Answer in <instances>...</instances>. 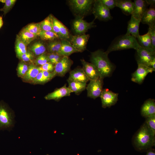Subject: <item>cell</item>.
Listing matches in <instances>:
<instances>
[{
	"label": "cell",
	"instance_id": "obj_1",
	"mask_svg": "<svg viewBox=\"0 0 155 155\" xmlns=\"http://www.w3.org/2000/svg\"><path fill=\"white\" fill-rule=\"evenodd\" d=\"M106 52L101 49L91 53L90 61L91 63L97 68L100 78L103 79L110 77L115 69V66L111 62Z\"/></svg>",
	"mask_w": 155,
	"mask_h": 155
},
{
	"label": "cell",
	"instance_id": "obj_2",
	"mask_svg": "<svg viewBox=\"0 0 155 155\" xmlns=\"http://www.w3.org/2000/svg\"><path fill=\"white\" fill-rule=\"evenodd\" d=\"M140 46L136 38L125 34L116 38L106 52L108 54L114 51L130 49L136 50Z\"/></svg>",
	"mask_w": 155,
	"mask_h": 155
},
{
	"label": "cell",
	"instance_id": "obj_3",
	"mask_svg": "<svg viewBox=\"0 0 155 155\" xmlns=\"http://www.w3.org/2000/svg\"><path fill=\"white\" fill-rule=\"evenodd\" d=\"M135 146L140 150L149 148L155 143V136L144 123L136 133L134 139Z\"/></svg>",
	"mask_w": 155,
	"mask_h": 155
},
{
	"label": "cell",
	"instance_id": "obj_4",
	"mask_svg": "<svg viewBox=\"0 0 155 155\" xmlns=\"http://www.w3.org/2000/svg\"><path fill=\"white\" fill-rule=\"evenodd\" d=\"M95 0H70L69 4L73 13L77 17H83L92 11Z\"/></svg>",
	"mask_w": 155,
	"mask_h": 155
},
{
	"label": "cell",
	"instance_id": "obj_5",
	"mask_svg": "<svg viewBox=\"0 0 155 155\" xmlns=\"http://www.w3.org/2000/svg\"><path fill=\"white\" fill-rule=\"evenodd\" d=\"M14 123L13 113L5 104L0 102V130H10Z\"/></svg>",
	"mask_w": 155,
	"mask_h": 155
},
{
	"label": "cell",
	"instance_id": "obj_6",
	"mask_svg": "<svg viewBox=\"0 0 155 155\" xmlns=\"http://www.w3.org/2000/svg\"><path fill=\"white\" fill-rule=\"evenodd\" d=\"M110 9L102 3L99 0H95L92 12L95 19L101 21H107L112 19Z\"/></svg>",
	"mask_w": 155,
	"mask_h": 155
},
{
	"label": "cell",
	"instance_id": "obj_7",
	"mask_svg": "<svg viewBox=\"0 0 155 155\" xmlns=\"http://www.w3.org/2000/svg\"><path fill=\"white\" fill-rule=\"evenodd\" d=\"M136 50V58L137 63L149 67L150 62L155 59V51L140 46Z\"/></svg>",
	"mask_w": 155,
	"mask_h": 155
},
{
	"label": "cell",
	"instance_id": "obj_8",
	"mask_svg": "<svg viewBox=\"0 0 155 155\" xmlns=\"http://www.w3.org/2000/svg\"><path fill=\"white\" fill-rule=\"evenodd\" d=\"M94 21L89 22L84 20L83 17H77L72 23L73 30L77 35L85 34L89 29L95 26Z\"/></svg>",
	"mask_w": 155,
	"mask_h": 155
},
{
	"label": "cell",
	"instance_id": "obj_9",
	"mask_svg": "<svg viewBox=\"0 0 155 155\" xmlns=\"http://www.w3.org/2000/svg\"><path fill=\"white\" fill-rule=\"evenodd\" d=\"M103 80L100 78L96 80H90L86 88L88 97L95 99L100 97L103 90Z\"/></svg>",
	"mask_w": 155,
	"mask_h": 155
},
{
	"label": "cell",
	"instance_id": "obj_10",
	"mask_svg": "<svg viewBox=\"0 0 155 155\" xmlns=\"http://www.w3.org/2000/svg\"><path fill=\"white\" fill-rule=\"evenodd\" d=\"M73 61L68 56H64L54 66L53 73L55 76L63 77L70 70Z\"/></svg>",
	"mask_w": 155,
	"mask_h": 155
},
{
	"label": "cell",
	"instance_id": "obj_11",
	"mask_svg": "<svg viewBox=\"0 0 155 155\" xmlns=\"http://www.w3.org/2000/svg\"><path fill=\"white\" fill-rule=\"evenodd\" d=\"M89 38V34L70 35L68 40L79 52H82L86 49Z\"/></svg>",
	"mask_w": 155,
	"mask_h": 155
},
{
	"label": "cell",
	"instance_id": "obj_12",
	"mask_svg": "<svg viewBox=\"0 0 155 155\" xmlns=\"http://www.w3.org/2000/svg\"><path fill=\"white\" fill-rule=\"evenodd\" d=\"M118 94L113 92L107 89L103 90L100 96L103 108L110 107L115 104L118 100Z\"/></svg>",
	"mask_w": 155,
	"mask_h": 155
},
{
	"label": "cell",
	"instance_id": "obj_13",
	"mask_svg": "<svg viewBox=\"0 0 155 155\" xmlns=\"http://www.w3.org/2000/svg\"><path fill=\"white\" fill-rule=\"evenodd\" d=\"M136 70L132 74L131 80L139 84H141L143 82L147 74L152 73L154 71L149 67L140 64H137Z\"/></svg>",
	"mask_w": 155,
	"mask_h": 155
},
{
	"label": "cell",
	"instance_id": "obj_14",
	"mask_svg": "<svg viewBox=\"0 0 155 155\" xmlns=\"http://www.w3.org/2000/svg\"><path fill=\"white\" fill-rule=\"evenodd\" d=\"M81 61L83 65V71L89 80H95L100 78L99 72L94 65L86 62L84 59H81Z\"/></svg>",
	"mask_w": 155,
	"mask_h": 155
},
{
	"label": "cell",
	"instance_id": "obj_15",
	"mask_svg": "<svg viewBox=\"0 0 155 155\" xmlns=\"http://www.w3.org/2000/svg\"><path fill=\"white\" fill-rule=\"evenodd\" d=\"M72 91L66 86L65 84L63 87L58 88L53 92L48 94L44 97L48 100H59L63 97L70 95Z\"/></svg>",
	"mask_w": 155,
	"mask_h": 155
},
{
	"label": "cell",
	"instance_id": "obj_16",
	"mask_svg": "<svg viewBox=\"0 0 155 155\" xmlns=\"http://www.w3.org/2000/svg\"><path fill=\"white\" fill-rule=\"evenodd\" d=\"M141 20H138L131 15L128 22L127 30L126 34L132 36L137 38L140 35L139 27Z\"/></svg>",
	"mask_w": 155,
	"mask_h": 155
},
{
	"label": "cell",
	"instance_id": "obj_17",
	"mask_svg": "<svg viewBox=\"0 0 155 155\" xmlns=\"http://www.w3.org/2000/svg\"><path fill=\"white\" fill-rule=\"evenodd\" d=\"M133 2L135 7L131 15L137 19L141 20L142 16L147 9V6L148 5L144 0H135Z\"/></svg>",
	"mask_w": 155,
	"mask_h": 155
},
{
	"label": "cell",
	"instance_id": "obj_18",
	"mask_svg": "<svg viewBox=\"0 0 155 155\" xmlns=\"http://www.w3.org/2000/svg\"><path fill=\"white\" fill-rule=\"evenodd\" d=\"M142 116L146 118L155 115V102L153 99L146 100L142 105L141 110Z\"/></svg>",
	"mask_w": 155,
	"mask_h": 155
},
{
	"label": "cell",
	"instance_id": "obj_19",
	"mask_svg": "<svg viewBox=\"0 0 155 155\" xmlns=\"http://www.w3.org/2000/svg\"><path fill=\"white\" fill-rule=\"evenodd\" d=\"M67 80L86 83L89 79L82 68H77L71 71Z\"/></svg>",
	"mask_w": 155,
	"mask_h": 155
},
{
	"label": "cell",
	"instance_id": "obj_20",
	"mask_svg": "<svg viewBox=\"0 0 155 155\" xmlns=\"http://www.w3.org/2000/svg\"><path fill=\"white\" fill-rule=\"evenodd\" d=\"M116 7L119 8L126 15H131L134 9V2L130 0H117Z\"/></svg>",
	"mask_w": 155,
	"mask_h": 155
},
{
	"label": "cell",
	"instance_id": "obj_21",
	"mask_svg": "<svg viewBox=\"0 0 155 155\" xmlns=\"http://www.w3.org/2000/svg\"><path fill=\"white\" fill-rule=\"evenodd\" d=\"M61 45L58 52L59 54L63 56H69L72 53L79 52L73 46L70 42L66 40H61Z\"/></svg>",
	"mask_w": 155,
	"mask_h": 155
},
{
	"label": "cell",
	"instance_id": "obj_22",
	"mask_svg": "<svg viewBox=\"0 0 155 155\" xmlns=\"http://www.w3.org/2000/svg\"><path fill=\"white\" fill-rule=\"evenodd\" d=\"M141 22L149 26L155 25V9L154 7L147 9L141 19Z\"/></svg>",
	"mask_w": 155,
	"mask_h": 155
},
{
	"label": "cell",
	"instance_id": "obj_23",
	"mask_svg": "<svg viewBox=\"0 0 155 155\" xmlns=\"http://www.w3.org/2000/svg\"><path fill=\"white\" fill-rule=\"evenodd\" d=\"M136 39L140 46L145 49L154 50L152 47L150 35L148 31L144 35H140Z\"/></svg>",
	"mask_w": 155,
	"mask_h": 155
},
{
	"label": "cell",
	"instance_id": "obj_24",
	"mask_svg": "<svg viewBox=\"0 0 155 155\" xmlns=\"http://www.w3.org/2000/svg\"><path fill=\"white\" fill-rule=\"evenodd\" d=\"M69 84L68 88L75 94H78L85 90L86 83L67 80Z\"/></svg>",
	"mask_w": 155,
	"mask_h": 155
},
{
	"label": "cell",
	"instance_id": "obj_25",
	"mask_svg": "<svg viewBox=\"0 0 155 155\" xmlns=\"http://www.w3.org/2000/svg\"><path fill=\"white\" fill-rule=\"evenodd\" d=\"M46 49L44 44L40 41L35 42L29 47L30 52L36 56H39L44 53Z\"/></svg>",
	"mask_w": 155,
	"mask_h": 155
},
{
	"label": "cell",
	"instance_id": "obj_26",
	"mask_svg": "<svg viewBox=\"0 0 155 155\" xmlns=\"http://www.w3.org/2000/svg\"><path fill=\"white\" fill-rule=\"evenodd\" d=\"M18 36L26 46L35 39L37 36L29 32L24 28L20 32Z\"/></svg>",
	"mask_w": 155,
	"mask_h": 155
},
{
	"label": "cell",
	"instance_id": "obj_27",
	"mask_svg": "<svg viewBox=\"0 0 155 155\" xmlns=\"http://www.w3.org/2000/svg\"><path fill=\"white\" fill-rule=\"evenodd\" d=\"M40 71L38 67L33 65H31L28 67L26 73L23 77V78L27 81L33 80Z\"/></svg>",
	"mask_w": 155,
	"mask_h": 155
},
{
	"label": "cell",
	"instance_id": "obj_28",
	"mask_svg": "<svg viewBox=\"0 0 155 155\" xmlns=\"http://www.w3.org/2000/svg\"><path fill=\"white\" fill-rule=\"evenodd\" d=\"M15 48L16 55L18 58L27 51L26 46L21 40L18 35L17 36L16 38Z\"/></svg>",
	"mask_w": 155,
	"mask_h": 155
},
{
	"label": "cell",
	"instance_id": "obj_29",
	"mask_svg": "<svg viewBox=\"0 0 155 155\" xmlns=\"http://www.w3.org/2000/svg\"><path fill=\"white\" fill-rule=\"evenodd\" d=\"M53 17L52 15H50L40 23L42 30L54 32L53 30Z\"/></svg>",
	"mask_w": 155,
	"mask_h": 155
},
{
	"label": "cell",
	"instance_id": "obj_30",
	"mask_svg": "<svg viewBox=\"0 0 155 155\" xmlns=\"http://www.w3.org/2000/svg\"><path fill=\"white\" fill-rule=\"evenodd\" d=\"M61 45V40H53L48 44L47 49L49 53H58Z\"/></svg>",
	"mask_w": 155,
	"mask_h": 155
},
{
	"label": "cell",
	"instance_id": "obj_31",
	"mask_svg": "<svg viewBox=\"0 0 155 155\" xmlns=\"http://www.w3.org/2000/svg\"><path fill=\"white\" fill-rule=\"evenodd\" d=\"M39 36L44 40H53L59 38V36L53 32L42 30Z\"/></svg>",
	"mask_w": 155,
	"mask_h": 155
},
{
	"label": "cell",
	"instance_id": "obj_32",
	"mask_svg": "<svg viewBox=\"0 0 155 155\" xmlns=\"http://www.w3.org/2000/svg\"><path fill=\"white\" fill-rule=\"evenodd\" d=\"M24 28L29 32L37 36H39L42 31L40 23L30 24Z\"/></svg>",
	"mask_w": 155,
	"mask_h": 155
},
{
	"label": "cell",
	"instance_id": "obj_33",
	"mask_svg": "<svg viewBox=\"0 0 155 155\" xmlns=\"http://www.w3.org/2000/svg\"><path fill=\"white\" fill-rule=\"evenodd\" d=\"M145 124L152 133L155 136V115L146 118Z\"/></svg>",
	"mask_w": 155,
	"mask_h": 155
},
{
	"label": "cell",
	"instance_id": "obj_34",
	"mask_svg": "<svg viewBox=\"0 0 155 155\" xmlns=\"http://www.w3.org/2000/svg\"><path fill=\"white\" fill-rule=\"evenodd\" d=\"M60 36L59 38L61 40H68L70 35L66 27L60 22Z\"/></svg>",
	"mask_w": 155,
	"mask_h": 155
},
{
	"label": "cell",
	"instance_id": "obj_35",
	"mask_svg": "<svg viewBox=\"0 0 155 155\" xmlns=\"http://www.w3.org/2000/svg\"><path fill=\"white\" fill-rule=\"evenodd\" d=\"M16 1V0H5L4 6L0 9V11H3L4 15L6 14L12 8Z\"/></svg>",
	"mask_w": 155,
	"mask_h": 155
},
{
	"label": "cell",
	"instance_id": "obj_36",
	"mask_svg": "<svg viewBox=\"0 0 155 155\" xmlns=\"http://www.w3.org/2000/svg\"><path fill=\"white\" fill-rule=\"evenodd\" d=\"M28 69V65L26 64L20 63L17 67V73L18 75L20 76L23 77L26 73Z\"/></svg>",
	"mask_w": 155,
	"mask_h": 155
},
{
	"label": "cell",
	"instance_id": "obj_37",
	"mask_svg": "<svg viewBox=\"0 0 155 155\" xmlns=\"http://www.w3.org/2000/svg\"><path fill=\"white\" fill-rule=\"evenodd\" d=\"M99 1L110 10L116 7L117 0H99Z\"/></svg>",
	"mask_w": 155,
	"mask_h": 155
},
{
	"label": "cell",
	"instance_id": "obj_38",
	"mask_svg": "<svg viewBox=\"0 0 155 155\" xmlns=\"http://www.w3.org/2000/svg\"><path fill=\"white\" fill-rule=\"evenodd\" d=\"M36 62L37 65L41 66L49 61L47 55L44 53L38 56L36 59Z\"/></svg>",
	"mask_w": 155,
	"mask_h": 155
},
{
	"label": "cell",
	"instance_id": "obj_39",
	"mask_svg": "<svg viewBox=\"0 0 155 155\" xmlns=\"http://www.w3.org/2000/svg\"><path fill=\"white\" fill-rule=\"evenodd\" d=\"M38 68L40 71H46L52 72L54 70V66L53 64L49 62L40 66Z\"/></svg>",
	"mask_w": 155,
	"mask_h": 155
},
{
	"label": "cell",
	"instance_id": "obj_40",
	"mask_svg": "<svg viewBox=\"0 0 155 155\" xmlns=\"http://www.w3.org/2000/svg\"><path fill=\"white\" fill-rule=\"evenodd\" d=\"M148 31L150 35L153 49L155 50V25L149 26Z\"/></svg>",
	"mask_w": 155,
	"mask_h": 155
},
{
	"label": "cell",
	"instance_id": "obj_41",
	"mask_svg": "<svg viewBox=\"0 0 155 155\" xmlns=\"http://www.w3.org/2000/svg\"><path fill=\"white\" fill-rule=\"evenodd\" d=\"M33 54L31 52L27 51V52L21 55L19 58L24 62L29 61L33 59Z\"/></svg>",
	"mask_w": 155,
	"mask_h": 155
},
{
	"label": "cell",
	"instance_id": "obj_42",
	"mask_svg": "<svg viewBox=\"0 0 155 155\" xmlns=\"http://www.w3.org/2000/svg\"><path fill=\"white\" fill-rule=\"evenodd\" d=\"M59 22L56 18L53 17V30L54 32L56 34L59 36H60Z\"/></svg>",
	"mask_w": 155,
	"mask_h": 155
},
{
	"label": "cell",
	"instance_id": "obj_43",
	"mask_svg": "<svg viewBox=\"0 0 155 155\" xmlns=\"http://www.w3.org/2000/svg\"><path fill=\"white\" fill-rule=\"evenodd\" d=\"M34 81V82L39 83H43L46 82L43 76L42 71L39 72Z\"/></svg>",
	"mask_w": 155,
	"mask_h": 155
},
{
	"label": "cell",
	"instance_id": "obj_44",
	"mask_svg": "<svg viewBox=\"0 0 155 155\" xmlns=\"http://www.w3.org/2000/svg\"><path fill=\"white\" fill-rule=\"evenodd\" d=\"M63 56L58 53H56L54 59L51 63L55 65L61 60Z\"/></svg>",
	"mask_w": 155,
	"mask_h": 155
},
{
	"label": "cell",
	"instance_id": "obj_45",
	"mask_svg": "<svg viewBox=\"0 0 155 155\" xmlns=\"http://www.w3.org/2000/svg\"><path fill=\"white\" fill-rule=\"evenodd\" d=\"M56 53H49L47 55L49 61L51 63L54 59Z\"/></svg>",
	"mask_w": 155,
	"mask_h": 155
},
{
	"label": "cell",
	"instance_id": "obj_46",
	"mask_svg": "<svg viewBox=\"0 0 155 155\" xmlns=\"http://www.w3.org/2000/svg\"><path fill=\"white\" fill-rule=\"evenodd\" d=\"M148 5H150L151 6L154 7L155 5V0H145Z\"/></svg>",
	"mask_w": 155,
	"mask_h": 155
},
{
	"label": "cell",
	"instance_id": "obj_47",
	"mask_svg": "<svg viewBox=\"0 0 155 155\" xmlns=\"http://www.w3.org/2000/svg\"><path fill=\"white\" fill-rule=\"evenodd\" d=\"M149 67L152 69L154 71L155 70V59L152 60L150 63Z\"/></svg>",
	"mask_w": 155,
	"mask_h": 155
},
{
	"label": "cell",
	"instance_id": "obj_48",
	"mask_svg": "<svg viewBox=\"0 0 155 155\" xmlns=\"http://www.w3.org/2000/svg\"><path fill=\"white\" fill-rule=\"evenodd\" d=\"M146 155H155V152L152 151H149Z\"/></svg>",
	"mask_w": 155,
	"mask_h": 155
},
{
	"label": "cell",
	"instance_id": "obj_49",
	"mask_svg": "<svg viewBox=\"0 0 155 155\" xmlns=\"http://www.w3.org/2000/svg\"><path fill=\"white\" fill-rule=\"evenodd\" d=\"M3 24V18L1 16H0V28L2 27Z\"/></svg>",
	"mask_w": 155,
	"mask_h": 155
},
{
	"label": "cell",
	"instance_id": "obj_50",
	"mask_svg": "<svg viewBox=\"0 0 155 155\" xmlns=\"http://www.w3.org/2000/svg\"><path fill=\"white\" fill-rule=\"evenodd\" d=\"M0 2L3 3H5V0H0Z\"/></svg>",
	"mask_w": 155,
	"mask_h": 155
}]
</instances>
